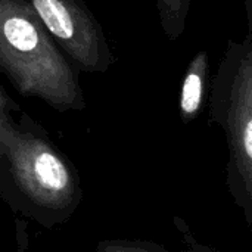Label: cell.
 <instances>
[{
	"mask_svg": "<svg viewBox=\"0 0 252 252\" xmlns=\"http://www.w3.org/2000/svg\"><path fill=\"white\" fill-rule=\"evenodd\" d=\"M78 71L106 72L117 58L102 25L84 0H28Z\"/></svg>",
	"mask_w": 252,
	"mask_h": 252,
	"instance_id": "277c9868",
	"label": "cell"
},
{
	"mask_svg": "<svg viewBox=\"0 0 252 252\" xmlns=\"http://www.w3.org/2000/svg\"><path fill=\"white\" fill-rule=\"evenodd\" d=\"M0 196L15 211L53 229L83 201L80 174L47 130L0 87Z\"/></svg>",
	"mask_w": 252,
	"mask_h": 252,
	"instance_id": "6da1fadb",
	"label": "cell"
},
{
	"mask_svg": "<svg viewBox=\"0 0 252 252\" xmlns=\"http://www.w3.org/2000/svg\"><path fill=\"white\" fill-rule=\"evenodd\" d=\"M208 121L219 126L226 137V186L252 229L251 37L227 43L208 94Z\"/></svg>",
	"mask_w": 252,
	"mask_h": 252,
	"instance_id": "3957f363",
	"label": "cell"
},
{
	"mask_svg": "<svg viewBox=\"0 0 252 252\" xmlns=\"http://www.w3.org/2000/svg\"><path fill=\"white\" fill-rule=\"evenodd\" d=\"M245 3V13H247V27H248V35L252 38V0H244Z\"/></svg>",
	"mask_w": 252,
	"mask_h": 252,
	"instance_id": "9c48e42d",
	"label": "cell"
},
{
	"mask_svg": "<svg viewBox=\"0 0 252 252\" xmlns=\"http://www.w3.org/2000/svg\"><path fill=\"white\" fill-rule=\"evenodd\" d=\"M199 245H201V250H202V252H220V251H216V250H213L211 247H207V245L201 244V242H199Z\"/></svg>",
	"mask_w": 252,
	"mask_h": 252,
	"instance_id": "30bf717a",
	"label": "cell"
},
{
	"mask_svg": "<svg viewBox=\"0 0 252 252\" xmlns=\"http://www.w3.org/2000/svg\"><path fill=\"white\" fill-rule=\"evenodd\" d=\"M210 75V58L205 50H199L189 62L179 97V114L183 124L193 123L204 111L207 86Z\"/></svg>",
	"mask_w": 252,
	"mask_h": 252,
	"instance_id": "5b68a950",
	"label": "cell"
},
{
	"mask_svg": "<svg viewBox=\"0 0 252 252\" xmlns=\"http://www.w3.org/2000/svg\"><path fill=\"white\" fill-rule=\"evenodd\" d=\"M155 4L164 35L170 41L179 40L186 31L193 0H155Z\"/></svg>",
	"mask_w": 252,
	"mask_h": 252,
	"instance_id": "8992f818",
	"label": "cell"
},
{
	"mask_svg": "<svg viewBox=\"0 0 252 252\" xmlns=\"http://www.w3.org/2000/svg\"><path fill=\"white\" fill-rule=\"evenodd\" d=\"M0 71L21 96L58 112L87 106L78 69L28 0H0Z\"/></svg>",
	"mask_w": 252,
	"mask_h": 252,
	"instance_id": "7a4b0ae2",
	"label": "cell"
},
{
	"mask_svg": "<svg viewBox=\"0 0 252 252\" xmlns=\"http://www.w3.org/2000/svg\"><path fill=\"white\" fill-rule=\"evenodd\" d=\"M94 252H168L165 247L142 239H103Z\"/></svg>",
	"mask_w": 252,
	"mask_h": 252,
	"instance_id": "52a82bcc",
	"label": "cell"
},
{
	"mask_svg": "<svg viewBox=\"0 0 252 252\" xmlns=\"http://www.w3.org/2000/svg\"><path fill=\"white\" fill-rule=\"evenodd\" d=\"M93 252H94V251H93Z\"/></svg>",
	"mask_w": 252,
	"mask_h": 252,
	"instance_id": "8fae6325",
	"label": "cell"
},
{
	"mask_svg": "<svg viewBox=\"0 0 252 252\" xmlns=\"http://www.w3.org/2000/svg\"><path fill=\"white\" fill-rule=\"evenodd\" d=\"M174 223H176V226H177V230H180V233H182V236H183V239H185V245L188 247V250L185 252H202L199 242H198V241L195 239V236L189 232L186 223H185L180 217H174Z\"/></svg>",
	"mask_w": 252,
	"mask_h": 252,
	"instance_id": "ba28073f",
	"label": "cell"
}]
</instances>
